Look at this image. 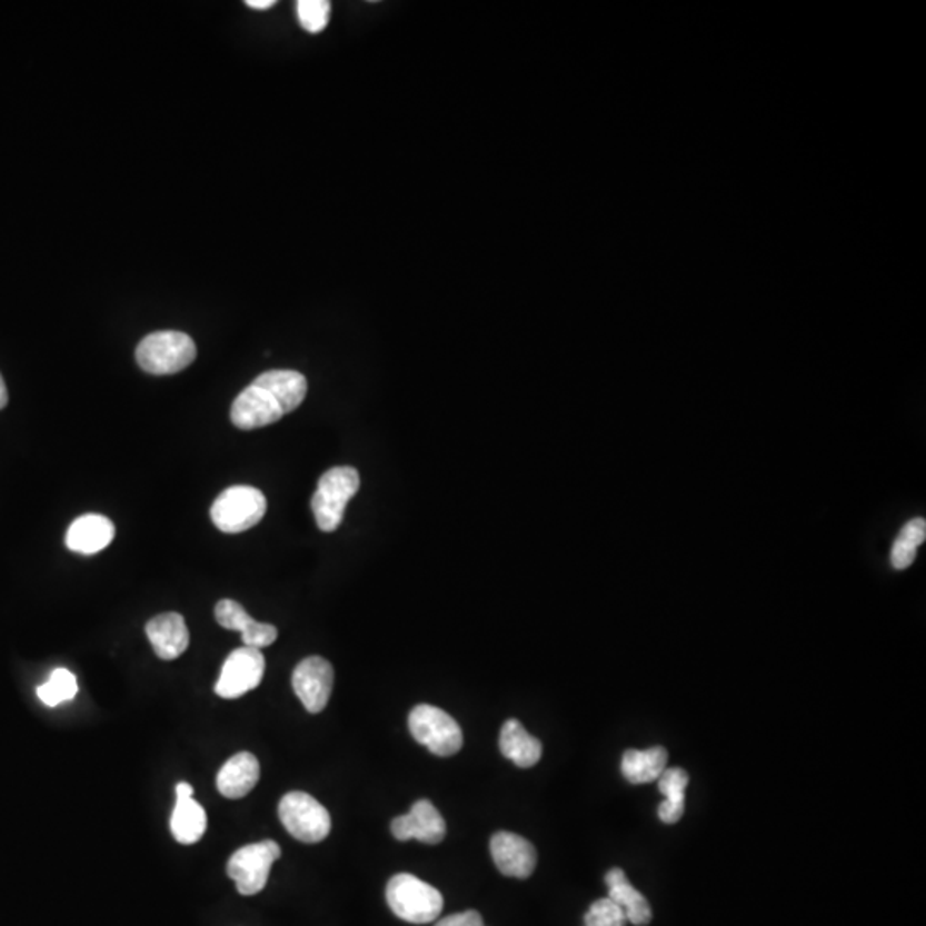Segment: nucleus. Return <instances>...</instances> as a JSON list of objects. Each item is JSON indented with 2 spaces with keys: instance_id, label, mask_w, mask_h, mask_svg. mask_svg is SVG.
I'll list each match as a JSON object with an SVG mask.
<instances>
[{
  "instance_id": "1",
  "label": "nucleus",
  "mask_w": 926,
  "mask_h": 926,
  "mask_svg": "<svg viewBox=\"0 0 926 926\" xmlns=\"http://www.w3.org/2000/svg\"><path fill=\"white\" fill-rule=\"evenodd\" d=\"M308 395V379L292 369H273L259 375L240 391L230 409V419L242 431L275 425L293 412Z\"/></svg>"
},
{
  "instance_id": "2",
  "label": "nucleus",
  "mask_w": 926,
  "mask_h": 926,
  "mask_svg": "<svg viewBox=\"0 0 926 926\" xmlns=\"http://www.w3.org/2000/svg\"><path fill=\"white\" fill-rule=\"evenodd\" d=\"M387 903L391 912L414 925H426L442 912L441 893L416 875L398 874L387 885Z\"/></svg>"
},
{
  "instance_id": "3",
  "label": "nucleus",
  "mask_w": 926,
  "mask_h": 926,
  "mask_svg": "<svg viewBox=\"0 0 926 926\" xmlns=\"http://www.w3.org/2000/svg\"><path fill=\"white\" fill-rule=\"evenodd\" d=\"M359 488V472L354 467H333L321 476L311 499V510L319 530L333 532L340 527L347 505Z\"/></svg>"
},
{
  "instance_id": "4",
  "label": "nucleus",
  "mask_w": 926,
  "mask_h": 926,
  "mask_svg": "<svg viewBox=\"0 0 926 926\" xmlns=\"http://www.w3.org/2000/svg\"><path fill=\"white\" fill-rule=\"evenodd\" d=\"M196 359V343L180 331H157L139 341L136 360L139 368L155 376L185 371Z\"/></svg>"
},
{
  "instance_id": "5",
  "label": "nucleus",
  "mask_w": 926,
  "mask_h": 926,
  "mask_svg": "<svg viewBox=\"0 0 926 926\" xmlns=\"http://www.w3.org/2000/svg\"><path fill=\"white\" fill-rule=\"evenodd\" d=\"M267 508V498L258 488L232 486L211 505V521L220 532H246L263 520Z\"/></svg>"
},
{
  "instance_id": "6",
  "label": "nucleus",
  "mask_w": 926,
  "mask_h": 926,
  "mask_svg": "<svg viewBox=\"0 0 926 926\" xmlns=\"http://www.w3.org/2000/svg\"><path fill=\"white\" fill-rule=\"evenodd\" d=\"M410 735L438 757H451L464 747V733L457 720L428 704L414 707L409 714Z\"/></svg>"
},
{
  "instance_id": "7",
  "label": "nucleus",
  "mask_w": 926,
  "mask_h": 926,
  "mask_svg": "<svg viewBox=\"0 0 926 926\" xmlns=\"http://www.w3.org/2000/svg\"><path fill=\"white\" fill-rule=\"evenodd\" d=\"M278 817L290 836L300 843H321L331 830V817L327 808L308 793H287L278 805Z\"/></svg>"
},
{
  "instance_id": "8",
  "label": "nucleus",
  "mask_w": 926,
  "mask_h": 926,
  "mask_svg": "<svg viewBox=\"0 0 926 926\" xmlns=\"http://www.w3.org/2000/svg\"><path fill=\"white\" fill-rule=\"evenodd\" d=\"M280 856V846L275 840L248 844L230 856L227 874L236 882L239 894L255 896L267 887L271 867Z\"/></svg>"
},
{
  "instance_id": "9",
  "label": "nucleus",
  "mask_w": 926,
  "mask_h": 926,
  "mask_svg": "<svg viewBox=\"0 0 926 926\" xmlns=\"http://www.w3.org/2000/svg\"><path fill=\"white\" fill-rule=\"evenodd\" d=\"M265 668H267V663L261 650L240 647L233 650L223 663L215 691L221 698L242 697L259 687L265 676Z\"/></svg>"
},
{
  "instance_id": "10",
  "label": "nucleus",
  "mask_w": 926,
  "mask_h": 926,
  "mask_svg": "<svg viewBox=\"0 0 926 926\" xmlns=\"http://www.w3.org/2000/svg\"><path fill=\"white\" fill-rule=\"evenodd\" d=\"M333 666L319 656L306 657L297 664L292 675V688L302 706L311 714L321 713L330 701L333 690Z\"/></svg>"
},
{
  "instance_id": "11",
  "label": "nucleus",
  "mask_w": 926,
  "mask_h": 926,
  "mask_svg": "<svg viewBox=\"0 0 926 926\" xmlns=\"http://www.w3.org/2000/svg\"><path fill=\"white\" fill-rule=\"evenodd\" d=\"M395 839H416L425 844H439L447 836V822L429 799L414 803L409 814L391 820Z\"/></svg>"
},
{
  "instance_id": "12",
  "label": "nucleus",
  "mask_w": 926,
  "mask_h": 926,
  "mask_svg": "<svg viewBox=\"0 0 926 926\" xmlns=\"http://www.w3.org/2000/svg\"><path fill=\"white\" fill-rule=\"evenodd\" d=\"M496 868L514 878H529L536 870L537 852L526 837L514 833H496L489 843Z\"/></svg>"
},
{
  "instance_id": "13",
  "label": "nucleus",
  "mask_w": 926,
  "mask_h": 926,
  "mask_svg": "<svg viewBox=\"0 0 926 926\" xmlns=\"http://www.w3.org/2000/svg\"><path fill=\"white\" fill-rule=\"evenodd\" d=\"M215 618L220 627L239 631L245 646L252 647V649H265L271 646L278 637V630L273 625L256 621L239 603L232 599H221L217 604Z\"/></svg>"
},
{
  "instance_id": "14",
  "label": "nucleus",
  "mask_w": 926,
  "mask_h": 926,
  "mask_svg": "<svg viewBox=\"0 0 926 926\" xmlns=\"http://www.w3.org/2000/svg\"><path fill=\"white\" fill-rule=\"evenodd\" d=\"M147 635L160 659L173 660L188 650L189 630L179 613H163L148 621Z\"/></svg>"
},
{
  "instance_id": "15",
  "label": "nucleus",
  "mask_w": 926,
  "mask_h": 926,
  "mask_svg": "<svg viewBox=\"0 0 926 926\" xmlns=\"http://www.w3.org/2000/svg\"><path fill=\"white\" fill-rule=\"evenodd\" d=\"M116 526L103 515L88 514L76 518L66 534V546L79 555H97L109 548Z\"/></svg>"
},
{
  "instance_id": "16",
  "label": "nucleus",
  "mask_w": 926,
  "mask_h": 926,
  "mask_svg": "<svg viewBox=\"0 0 926 926\" xmlns=\"http://www.w3.org/2000/svg\"><path fill=\"white\" fill-rule=\"evenodd\" d=\"M259 774L261 770H259L258 758L249 751H240L227 760L218 773V791L229 799L245 798L256 788Z\"/></svg>"
},
{
  "instance_id": "17",
  "label": "nucleus",
  "mask_w": 926,
  "mask_h": 926,
  "mask_svg": "<svg viewBox=\"0 0 926 926\" xmlns=\"http://www.w3.org/2000/svg\"><path fill=\"white\" fill-rule=\"evenodd\" d=\"M604 880L608 885L609 899L618 904L627 916L628 923L635 926H646L653 922V909H650L649 900L635 889L621 868H611Z\"/></svg>"
},
{
  "instance_id": "18",
  "label": "nucleus",
  "mask_w": 926,
  "mask_h": 926,
  "mask_svg": "<svg viewBox=\"0 0 926 926\" xmlns=\"http://www.w3.org/2000/svg\"><path fill=\"white\" fill-rule=\"evenodd\" d=\"M499 750L502 757L521 769L534 767L542 757V743L530 735L518 719H508L499 733Z\"/></svg>"
},
{
  "instance_id": "19",
  "label": "nucleus",
  "mask_w": 926,
  "mask_h": 926,
  "mask_svg": "<svg viewBox=\"0 0 926 926\" xmlns=\"http://www.w3.org/2000/svg\"><path fill=\"white\" fill-rule=\"evenodd\" d=\"M668 751L663 747L628 750L621 758V774L628 783L649 784L668 769Z\"/></svg>"
},
{
  "instance_id": "20",
  "label": "nucleus",
  "mask_w": 926,
  "mask_h": 926,
  "mask_svg": "<svg viewBox=\"0 0 926 926\" xmlns=\"http://www.w3.org/2000/svg\"><path fill=\"white\" fill-rule=\"evenodd\" d=\"M207 825V812L195 798H176V807L170 817V830L177 843H198L203 837Z\"/></svg>"
},
{
  "instance_id": "21",
  "label": "nucleus",
  "mask_w": 926,
  "mask_h": 926,
  "mask_svg": "<svg viewBox=\"0 0 926 926\" xmlns=\"http://www.w3.org/2000/svg\"><path fill=\"white\" fill-rule=\"evenodd\" d=\"M659 791L664 801L657 808V815L664 824H676L685 814V793L688 788V774L681 767H671L660 774Z\"/></svg>"
},
{
  "instance_id": "22",
  "label": "nucleus",
  "mask_w": 926,
  "mask_h": 926,
  "mask_svg": "<svg viewBox=\"0 0 926 926\" xmlns=\"http://www.w3.org/2000/svg\"><path fill=\"white\" fill-rule=\"evenodd\" d=\"M926 539V521L925 518H913L900 530L896 542L890 549V565L896 570H904V568L912 567L915 561L916 551Z\"/></svg>"
},
{
  "instance_id": "23",
  "label": "nucleus",
  "mask_w": 926,
  "mask_h": 926,
  "mask_svg": "<svg viewBox=\"0 0 926 926\" xmlns=\"http://www.w3.org/2000/svg\"><path fill=\"white\" fill-rule=\"evenodd\" d=\"M78 679L69 669L57 668L50 675L49 681L40 685L37 690L38 698L49 707H57L62 701L72 700L78 695Z\"/></svg>"
},
{
  "instance_id": "24",
  "label": "nucleus",
  "mask_w": 926,
  "mask_h": 926,
  "mask_svg": "<svg viewBox=\"0 0 926 926\" xmlns=\"http://www.w3.org/2000/svg\"><path fill=\"white\" fill-rule=\"evenodd\" d=\"M296 9L300 27L309 33H321L328 27L331 11L328 0H299Z\"/></svg>"
},
{
  "instance_id": "25",
  "label": "nucleus",
  "mask_w": 926,
  "mask_h": 926,
  "mask_svg": "<svg viewBox=\"0 0 926 926\" xmlns=\"http://www.w3.org/2000/svg\"><path fill=\"white\" fill-rule=\"evenodd\" d=\"M628 919L609 897L596 900L584 916V926H627Z\"/></svg>"
},
{
  "instance_id": "26",
  "label": "nucleus",
  "mask_w": 926,
  "mask_h": 926,
  "mask_svg": "<svg viewBox=\"0 0 926 926\" xmlns=\"http://www.w3.org/2000/svg\"><path fill=\"white\" fill-rule=\"evenodd\" d=\"M435 926H486L485 919L480 913L469 909V912L455 913V915L447 916L436 922Z\"/></svg>"
},
{
  "instance_id": "27",
  "label": "nucleus",
  "mask_w": 926,
  "mask_h": 926,
  "mask_svg": "<svg viewBox=\"0 0 926 926\" xmlns=\"http://www.w3.org/2000/svg\"><path fill=\"white\" fill-rule=\"evenodd\" d=\"M195 795V789H192L191 784L188 783H179L176 786V798H192Z\"/></svg>"
},
{
  "instance_id": "28",
  "label": "nucleus",
  "mask_w": 926,
  "mask_h": 926,
  "mask_svg": "<svg viewBox=\"0 0 926 926\" xmlns=\"http://www.w3.org/2000/svg\"><path fill=\"white\" fill-rule=\"evenodd\" d=\"M275 4H277L275 0H248V2H246V6H249L251 9H259V11L273 8Z\"/></svg>"
},
{
  "instance_id": "29",
  "label": "nucleus",
  "mask_w": 926,
  "mask_h": 926,
  "mask_svg": "<svg viewBox=\"0 0 926 926\" xmlns=\"http://www.w3.org/2000/svg\"><path fill=\"white\" fill-rule=\"evenodd\" d=\"M8 388H6L4 379H2V375H0V410L4 409V407L8 406Z\"/></svg>"
}]
</instances>
